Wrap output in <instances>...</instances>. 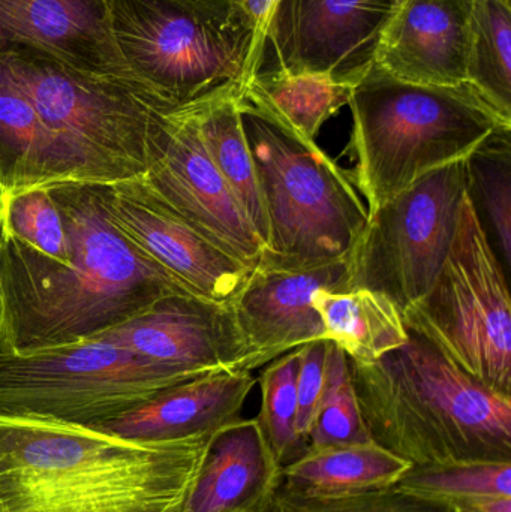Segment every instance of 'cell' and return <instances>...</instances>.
Returning a JSON list of instances; mask_svg holds the SVG:
<instances>
[{"mask_svg":"<svg viewBox=\"0 0 511 512\" xmlns=\"http://www.w3.org/2000/svg\"><path fill=\"white\" fill-rule=\"evenodd\" d=\"M399 2H401V3H402V2H405V0H399Z\"/></svg>","mask_w":511,"mask_h":512,"instance_id":"36","label":"cell"},{"mask_svg":"<svg viewBox=\"0 0 511 512\" xmlns=\"http://www.w3.org/2000/svg\"><path fill=\"white\" fill-rule=\"evenodd\" d=\"M255 384L251 372L207 373L174 385L122 417L95 427L123 438L150 441L216 433L240 418Z\"/></svg>","mask_w":511,"mask_h":512,"instance_id":"18","label":"cell"},{"mask_svg":"<svg viewBox=\"0 0 511 512\" xmlns=\"http://www.w3.org/2000/svg\"><path fill=\"white\" fill-rule=\"evenodd\" d=\"M372 441L351 378L347 354L330 342L326 382L315 409L306 450Z\"/></svg>","mask_w":511,"mask_h":512,"instance_id":"28","label":"cell"},{"mask_svg":"<svg viewBox=\"0 0 511 512\" xmlns=\"http://www.w3.org/2000/svg\"><path fill=\"white\" fill-rule=\"evenodd\" d=\"M402 318L465 372L511 396L509 282L468 194L443 268Z\"/></svg>","mask_w":511,"mask_h":512,"instance_id":"8","label":"cell"},{"mask_svg":"<svg viewBox=\"0 0 511 512\" xmlns=\"http://www.w3.org/2000/svg\"><path fill=\"white\" fill-rule=\"evenodd\" d=\"M213 436L150 441L0 415V512H185Z\"/></svg>","mask_w":511,"mask_h":512,"instance_id":"2","label":"cell"},{"mask_svg":"<svg viewBox=\"0 0 511 512\" xmlns=\"http://www.w3.org/2000/svg\"><path fill=\"white\" fill-rule=\"evenodd\" d=\"M467 197L465 162L429 171L401 194L368 212L350 254V288H366L404 313L443 268Z\"/></svg>","mask_w":511,"mask_h":512,"instance_id":"10","label":"cell"},{"mask_svg":"<svg viewBox=\"0 0 511 512\" xmlns=\"http://www.w3.org/2000/svg\"><path fill=\"white\" fill-rule=\"evenodd\" d=\"M401 5L399 0H279L255 74L320 75L354 87L375 65Z\"/></svg>","mask_w":511,"mask_h":512,"instance_id":"11","label":"cell"},{"mask_svg":"<svg viewBox=\"0 0 511 512\" xmlns=\"http://www.w3.org/2000/svg\"><path fill=\"white\" fill-rule=\"evenodd\" d=\"M413 465L377 442L305 450L282 466V489L308 498H335L390 489Z\"/></svg>","mask_w":511,"mask_h":512,"instance_id":"20","label":"cell"},{"mask_svg":"<svg viewBox=\"0 0 511 512\" xmlns=\"http://www.w3.org/2000/svg\"><path fill=\"white\" fill-rule=\"evenodd\" d=\"M239 113L269 222L258 265L312 270L348 258L368 221L350 173L245 92Z\"/></svg>","mask_w":511,"mask_h":512,"instance_id":"6","label":"cell"},{"mask_svg":"<svg viewBox=\"0 0 511 512\" xmlns=\"http://www.w3.org/2000/svg\"><path fill=\"white\" fill-rule=\"evenodd\" d=\"M129 74L171 110L242 95L257 68L255 35L236 0H107Z\"/></svg>","mask_w":511,"mask_h":512,"instance_id":"7","label":"cell"},{"mask_svg":"<svg viewBox=\"0 0 511 512\" xmlns=\"http://www.w3.org/2000/svg\"><path fill=\"white\" fill-rule=\"evenodd\" d=\"M98 337L186 379L224 370L248 372L230 303L198 295H168Z\"/></svg>","mask_w":511,"mask_h":512,"instance_id":"13","label":"cell"},{"mask_svg":"<svg viewBox=\"0 0 511 512\" xmlns=\"http://www.w3.org/2000/svg\"><path fill=\"white\" fill-rule=\"evenodd\" d=\"M278 2L279 0H236L240 11L243 12L246 20L251 24L252 30H254L257 65L264 39H266L267 29H269L270 20H272V15Z\"/></svg>","mask_w":511,"mask_h":512,"instance_id":"33","label":"cell"},{"mask_svg":"<svg viewBox=\"0 0 511 512\" xmlns=\"http://www.w3.org/2000/svg\"><path fill=\"white\" fill-rule=\"evenodd\" d=\"M393 489L425 501L465 505L489 496H510L511 462H470L440 468H413Z\"/></svg>","mask_w":511,"mask_h":512,"instance_id":"27","label":"cell"},{"mask_svg":"<svg viewBox=\"0 0 511 512\" xmlns=\"http://www.w3.org/2000/svg\"><path fill=\"white\" fill-rule=\"evenodd\" d=\"M462 512H511L510 496H489L465 505Z\"/></svg>","mask_w":511,"mask_h":512,"instance_id":"34","label":"cell"},{"mask_svg":"<svg viewBox=\"0 0 511 512\" xmlns=\"http://www.w3.org/2000/svg\"><path fill=\"white\" fill-rule=\"evenodd\" d=\"M297 348L270 361L260 376L261 409L257 421L281 466L302 456L306 444L296 433Z\"/></svg>","mask_w":511,"mask_h":512,"instance_id":"29","label":"cell"},{"mask_svg":"<svg viewBox=\"0 0 511 512\" xmlns=\"http://www.w3.org/2000/svg\"><path fill=\"white\" fill-rule=\"evenodd\" d=\"M467 83L511 120V0H474Z\"/></svg>","mask_w":511,"mask_h":512,"instance_id":"26","label":"cell"},{"mask_svg":"<svg viewBox=\"0 0 511 512\" xmlns=\"http://www.w3.org/2000/svg\"><path fill=\"white\" fill-rule=\"evenodd\" d=\"M65 182V165L35 108L0 72V197Z\"/></svg>","mask_w":511,"mask_h":512,"instance_id":"22","label":"cell"},{"mask_svg":"<svg viewBox=\"0 0 511 512\" xmlns=\"http://www.w3.org/2000/svg\"><path fill=\"white\" fill-rule=\"evenodd\" d=\"M330 340H312L299 346V370H297V418L296 433L306 444L318 400L326 382L327 355Z\"/></svg>","mask_w":511,"mask_h":512,"instance_id":"32","label":"cell"},{"mask_svg":"<svg viewBox=\"0 0 511 512\" xmlns=\"http://www.w3.org/2000/svg\"><path fill=\"white\" fill-rule=\"evenodd\" d=\"M267 504V502H266ZM266 504L263 505V507L254 508V510L249 511H243V512H264V507H266Z\"/></svg>","mask_w":511,"mask_h":512,"instance_id":"35","label":"cell"},{"mask_svg":"<svg viewBox=\"0 0 511 512\" xmlns=\"http://www.w3.org/2000/svg\"><path fill=\"white\" fill-rule=\"evenodd\" d=\"M348 105L353 129L345 155L356 162L350 177L368 200V212L511 125L468 83H411L378 65L353 87Z\"/></svg>","mask_w":511,"mask_h":512,"instance_id":"5","label":"cell"},{"mask_svg":"<svg viewBox=\"0 0 511 512\" xmlns=\"http://www.w3.org/2000/svg\"><path fill=\"white\" fill-rule=\"evenodd\" d=\"M348 258L312 270L257 265L251 271L228 301L245 343L248 372L312 340H326L311 297L318 289L350 288Z\"/></svg>","mask_w":511,"mask_h":512,"instance_id":"15","label":"cell"},{"mask_svg":"<svg viewBox=\"0 0 511 512\" xmlns=\"http://www.w3.org/2000/svg\"><path fill=\"white\" fill-rule=\"evenodd\" d=\"M191 381L90 337L26 354H0V415L98 426Z\"/></svg>","mask_w":511,"mask_h":512,"instance_id":"9","label":"cell"},{"mask_svg":"<svg viewBox=\"0 0 511 512\" xmlns=\"http://www.w3.org/2000/svg\"><path fill=\"white\" fill-rule=\"evenodd\" d=\"M104 203L116 227L191 294L228 303L251 274L165 209L141 177L105 185Z\"/></svg>","mask_w":511,"mask_h":512,"instance_id":"14","label":"cell"},{"mask_svg":"<svg viewBox=\"0 0 511 512\" xmlns=\"http://www.w3.org/2000/svg\"><path fill=\"white\" fill-rule=\"evenodd\" d=\"M104 186H47L65 221L66 261L0 233V354L81 342L161 298L191 294L116 227Z\"/></svg>","mask_w":511,"mask_h":512,"instance_id":"1","label":"cell"},{"mask_svg":"<svg viewBox=\"0 0 511 512\" xmlns=\"http://www.w3.org/2000/svg\"><path fill=\"white\" fill-rule=\"evenodd\" d=\"M264 512H462L450 505L425 501L393 489L335 498H308L278 487Z\"/></svg>","mask_w":511,"mask_h":512,"instance_id":"31","label":"cell"},{"mask_svg":"<svg viewBox=\"0 0 511 512\" xmlns=\"http://www.w3.org/2000/svg\"><path fill=\"white\" fill-rule=\"evenodd\" d=\"M239 96H225L186 107L194 113L198 134L210 161L254 228L264 252L269 239V222L254 159L240 120Z\"/></svg>","mask_w":511,"mask_h":512,"instance_id":"23","label":"cell"},{"mask_svg":"<svg viewBox=\"0 0 511 512\" xmlns=\"http://www.w3.org/2000/svg\"><path fill=\"white\" fill-rule=\"evenodd\" d=\"M0 233L56 261L69 258L65 221L47 186L2 195Z\"/></svg>","mask_w":511,"mask_h":512,"instance_id":"30","label":"cell"},{"mask_svg":"<svg viewBox=\"0 0 511 512\" xmlns=\"http://www.w3.org/2000/svg\"><path fill=\"white\" fill-rule=\"evenodd\" d=\"M0 72L35 108L69 182L114 185L146 173L173 110L143 84L86 74L26 42L0 41Z\"/></svg>","mask_w":511,"mask_h":512,"instance_id":"4","label":"cell"},{"mask_svg":"<svg viewBox=\"0 0 511 512\" xmlns=\"http://www.w3.org/2000/svg\"><path fill=\"white\" fill-rule=\"evenodd\" d=\"M474 0H405L381 39L375 65L411 83H467Z\"/></svg>","mask_w":511,"mask_h":512,"instance_id":"16","label":"cell"},{"mask_svg":"<svg viewBox=\"0 0 511 512\" xmlns=\"http://www.w3.org/2000/svg\"><path fill=\"white\" fill-rule=\"evenodd\" d=\"M243 92L291 131L305 140L315 141L321 126L350 104L353 86L320 75L258 72Z\"/></svg>","mask_w":511,"mask_h":512,"instance_id":"24","label":"cell"},{"mask_svg":"<svg viewBox=\"0 0 511 512\" xmlns=\"http://www.w3.org/2000/svg\"><path fill=\"white\" fill-rule=\"evenodd\" d=\"M0 41L38 45L96 77L137 81L114 45L107 0H0Z\"/></svg>","mask_w":511,"mask_h":512,"instance_id":"17","label":"cell"},{"mask_svg":"<svg viewBox=\"0 0 511 512\" xmlns=\"http://www.w3.org/2000/svg\"><path fill=\"white\" fill-rule=\"evenodd\" d=\"M467 194L504 270L511 264V125L500 126L464 159Z\"/></svg>","mask_w":511,"mask_h":512,"instance_id":"25","label":"cell"},{"mask_svg":"<svg viewBox=\"0 0 511 512\" xmlns=\"http://www.w3.org/2000/svg\"><path fill=\"white\" fill-rule=\"evenodd\" d=\"M141 180L180 221L252 270L257 267L263 245L210 161L191 108L162 117Z\"/></svg>","mask_w":511,"mask_h":512,"instance_id":"12","label":"cell"},{"mask_svg":"<svg viewBox=\"0 0 511 512\" xmlns=\"http://www.w3.org/2000/svg\"><path fill=\"white\" fill-rule=\"evenodd\" d=\"M257 418L231 421L213 436L185 512H243L263 507L282 483Z\"/></svg>","mask_w":511,"mask_h":512,"instance_id":"19","label":"cell"},{"mask_svg":"<svg viewBox=\"0 0 511 512\" xmlns=\"http://www.w3.org/2000/svg\"><path fill=\"white\" fill-rule=\"evenodd\" d=\"M320 316L324 339L335 343L350 360H378L408 340L398 307L366 288L318 289L311 297Z\"/></svg>","mask_w":511,"mask_h":512,"instance_id":"21","label":"cell"},{"mask_svg":"<svg viewBox=\"0 0 511 512\" xmlns=\"http://www.w3.org/2000/svg\"><path fill=\"white\" fill-rule=\"evenodd\" d=\"M405 327L401 348L369 363L348 358L372 441L413 468L511 462V396L486 387Z\"/></svg>","mask_w":511,"mask_h":512,"instance_id":"3","label":"cell"}]
</instances>
